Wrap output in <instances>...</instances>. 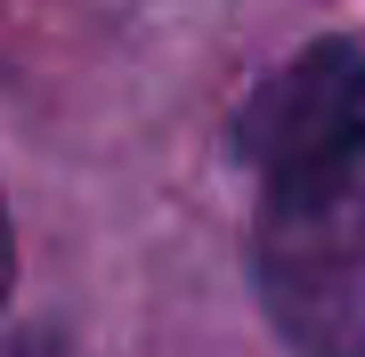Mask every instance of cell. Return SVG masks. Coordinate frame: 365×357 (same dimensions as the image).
<instances>
[{"mask_svg": "<svg viewBox=\"0 0 365 357\" xmlns=\"http://www.w3.org/2000/svg\"><path fill=\"white\" fill-rule=\"evenodd\" d=\"M260 301L309 357H365V155L260 212Z\"/></svg>", "mask_w": 365, "mask_h": 357, "instance_id": "cell-1", "label": "cell"}, {"mask_svg": "<svg viewBox=\"0 0 365 357\" xmlns=\"http://www.w3.org/2000/svg\"><path fill=\"white\" fill-rule=\"evenodd\" d=\"M9 268L16 260H9V219H0V301H9Z\"/></svg>", "mask_w": 365, "mask_h": 357, "instance_id": "cell-3", "label": "cell"}, {"mask_svg": "<svg viewBox=\"0 0 365 357\" xmlns=\"http://www.w3.org/2000/svg\"><path fill=\"white\" fill-rule=\"evenodd\" d=\"M235 155L260 171L268 195L365 155V49L357 41H317L284 73H268L252 90V106L235 114Z\"/></svg>", "mask_w": 365, "mask_h": 357, "instance_id": "cell-2", "label": "cell"}]
</instances>
